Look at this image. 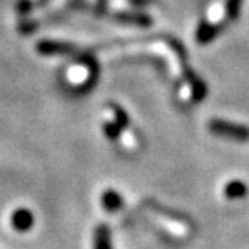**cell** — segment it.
Returning <instances> with one entry per match:
<instances>
[{
  "mask_svg": "<svg viewBox=\"0 0 249 249\" xmlns=\"http://www.w3.org/2000/svg\"><path fill=\"white\" fill-rule=\"evenodd\" d=\"M93 249H113V237L107 225L101 223L93 229Z\"/></svg>",
  "mask_w": 249,
  "mask_h": 249,
  "instance_id": "cell-4",
  "label": "cell"
},
{
  "mask_svg": "<svg viewBox=\"0 0 249 249\" xmlns=\"http://www.w3.org/2000/svg\"><path fill=\"white\" fill-rule=\"evenodd\" d=\"M35 225V214L28 208H18L11 213V227L16 232H28Z\"/></svg>",
  "mask_w": 249,
  "mask_h": 249,
  "instance_id": "cell-3",
  "label": "cell"
},
{
  "mask_svg": "<svg viewBox=\"0 0 249 249\" xmlns=\"http://www.w3.org/2000/svg\"><path fill=\"white\" fill-rule=\"evenodd\" d=\"M113 109H114V116H116L114 123H116L121 130L126 128V126H128V116H126V113H124L121 107H118V106H114V104H113Z\"/></svg>",
  "mask_w": 249,
  "mask_h": 249,
  "instance_id": "cell-9",
  "label": "cell"
},
{
  "mask_svg": "<svg viewBox=\"0 0 249 249\" xmlns=\"http://www.w3.org/2000/svg\"><path fill=\"white\" fill-rule=\"evenodd\" d=\"M102 206L107 213H116L123 208V197L114 189H107L102 194Z\"/></svg>",
  "mask_w": 249,
  "mask_h": 249,
  "instance_id": "cell-5",
  "label": "cell"
},
{
  "mask_svg": "<svg viewBox=\"0 0 249 249\" xmlns=\"http://www.w3.org/2000/svg\"><path fill=\"white\" fill-rule=\"evenodd\" d=\"M210 130H211V133H214V135L227 137V139L237 140V142H246V140H249L248 126L230 123V121L213 120V121H210Z\"/></svg>",
  "mask_w": 249,
  "mask_h": 249,
  "instance_id": "cell-1",
  "label": "cell"
},
{
  "mask_svg": "<svg viewBox=\"0 0 249 249\" xmlns=\"http://www.w3.org/2000/svg\"><path fill=\"white\" fill-rule=\"evenodd\" d=\"M120 126H118L116 123H111V121H106L104 123V133L107 135V139H111V140H116L118 139V135H120Z\"/></svg>",
  "mask_w": 249,
  "mask_h": 249,
  "instance_id": "cell-10",
  "label": "cell"
},
{
  "mask_svg": "<svg viewBox=\"0 0 249 249\" xmlns=\"http://www.w3.org/2000/svg\"><path fill=\"white\" fill-rule=\"evenodd\" d=\"M216 33H218L216 26H211V24H201L199 30H197V40L201 43H206V42H210Z\"/></svg>",
  "mask_w": 249,
  "mask_h": 249,
  "instance_id": "cell-8",
  "label": "cell"
},
{
  "mask_svg": "<svg viewBox=\"0 0 249 249\" xmlns=\"http://www.w3.org/2000/svg\"><path fill=\"white\" fill-rule=\"evenodd\" d=\"M225 194L229 199H239V197H244L246 196V185L241 182H230L225 189Z\"/></svg>",
  "mask_w": 249,
  "mask_h": 249,
  "instance_id": "cell-6",
  "label": "cell"
},
{
  "mask_svg": "<svg viewBox=\"0 0 249 249\" xmlns=\"http://www.w3.org/2000/svg\"><path fill=\"white\" fill-rule=\"evenodd\" d=\"M36 52L43 55H68L74 52V45L61 40H40L36 43Z\"/></svg>",
  "mask_w": 249,
  "mask_h": 249,
  "instance_id": "cell-2",
  "label": "cell"
},
{
  "mask_svg": "<svg viewBox=\"0 0 249 249\" xmlns=\"http://www.w3.org/2000/svg\"><path fill=\"white\" fill-rule=\"evenodd\" d=\"M239 5H241V0H229V4H227V12H229V18H237Z\"/></svg>",
  "mask_w": 249,
  "mask_h": 249,
  "instance_id": "cell-11",
  "label": "cell"
},
{
  "mask_svg": "<svg viewBox=\"0 0 249 249\" xmlns=\"http://www.w3.org/2000/svg\"><path fill=\"white\" fill-rule=\"evenodd\" d=\"M114 18H116V19H120V21H123V23L144 24V26L151 24V19H149L147 16H144V14H116Z\"/></svg>",
  "mask_w": 249,
  "mask_h": 249,
  "instance_id": "cell-7",
  "label": "cell"
}]
</instances>
